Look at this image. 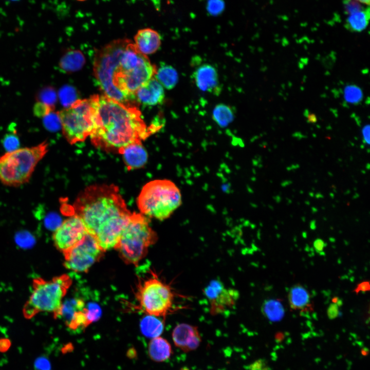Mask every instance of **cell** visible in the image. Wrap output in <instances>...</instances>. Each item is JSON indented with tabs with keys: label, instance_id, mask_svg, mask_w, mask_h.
Listing matches in <instances>:
<instances>
[{
	"label": "cell",
	"instance_id": "cell-1",
	"mask_svg": "<svg viewBox=\"0 0 370 370\" xmlns=\"http://www.w3.org/2000/svg\"><path fill=\"white\" fill-rule=\"evenodd\" d=\"M156 69L127 39L110 42L95 55L94 75L104 95L124 104H133L136 91L154 77Z\"/></svg>",
	"mask_w": 370,
	"mask_h": 370
},
{
	"label": "cell",
	"instance_id": "cell-2",
	"mask_svg": "<svg viewBox=\"0 0 370 370\" xmlns=\"http://www.w3.org/2000/svg\"><path fill=\"white\" fill-rule=\"evenodd\" d=\"M73 207L74 214L105 251L115 248L132 214L118 187L114 184L87 187Z\"/></svg>",
	"mask_w": 370,
	"mask_h": 370
},
{
	"label": "cell",
	"instance_id": "cell-3",
	"mask_svg": "<svg viewBox=\"0 0 370 370\" xmlns=\"http://www.w3.org/2000/svg\"><path fill=\"white\" fill-rule=\"evenodd\" d=\"M92 97L94 125L89 137L96 147L119 152L129 144L141 142L152 133L133 104L122 103L104 95Z\"/></svg>",
	"mask_w": 370,
	"mask_h": 370
},
{
	"label": "cell",
	"instance_id": "cell-4",
	"mask_svg": "<svg viewBox=\"0 0 370 370\" xmlns=\"http://www.w3.org/2000/svg\"><path fill=\"white\" fill-rule=\"evenodd\" d=\"M49 144L44 141L31 146L18 148L0 156V182L17 187L27 183L36 166L48 153Z\"/></svg>",
	"mask_w": 370,
	"mask_h": 370
},
{
	"label": "cell",
	"instance_id": "cell-5",
	"mask_svg": "<svg viewBox=\"0 0 370 370\" xmlns=\"http://www.w3.org/2000/svg\"><path fill=\"white\" fill-rule=\"evenodd\" d=\"M181 204L179 188L168 179L148 182L142 187L137 198L140 213L159 220L169 218Z\"/></svg>",
	"mask_w": 370,
	"mask_h": 370
},
{
	"label": "cell",
	"instance_id": "cell-6",
	"mask_svg": "<svg viewBox=\"0 0 370 370\" xmlns=\"http://www.w3.org/2000/svg\"><path fill=\"white\" fill-rule=\"evenodd\" d=\"M157 239V234L150 226L148 217L141 213H132L114 249L125 263L137 265Z\"/></svg>",
	"mask_w": 370,
	"mask_h": 370
},
{
	"label": "cell",
	"instance_id": "cell-7",
	"mask_svg": "<svg viewBox=\"0 0 370 370\" xmlns=\"http://www.w3.org/2000/svg\"><path fill=\"white\" fill-rule=\"evenodd\" d=\"M71 283L67 274L48 281L34 280L32 291L23 309L25 317L30 319L39 312H50L59 318L63 299Z\"/></svg>",
	"mask_w": 370,
	"mask_h": 370
},
{
	"label": "cell",
	"instance_id": "cell-8",
	"mask_svg": "<svg viewBox=\"0 0 370 370\" xmlns=\"http://www.w3.org/2000/svg\"><path fill=\"white\" fill-rule=\"evenodd\" d=\"M63 135L70 144L84 141L92 132L95 109L92 96L78 99L58 112Z\"/></svg>",
	"mask_w": 370,
	"mask_h": 370
},
{
	"label": "cell",
	"instance_id": "cell-9",
	"mask_svg": "<svg viewBox=\"0 0 370 370\" xmlns=\"http://www.w3.org/2000/svg\"><path fill=\"white\" fill-rule=\"evenodd\" d=\"M136 297L147 315L164 317L172 308L175 293L169 285L154 276L139 285Z\"/></svg>",
	"mask_w": 370,
	"mask_h": 370
},
{
	"label": "cell",
	"instance_id": "cell-10",
	"mask_svg": "<svg viewBox=\"0 0 370 370\" xmlns=\"http://www.w3.org/2000/svg\"><path fill=\"white\" fill-rule=\"evenodd\" d=\"M105 252L95 237L87 233L78 243L63 253L65 267L75 272H86L103 257Z\"/></svg>",
	"mask_w": 370,
	"mask_h": 370
},
{
	"label": "cell",
	"instance_id": "cell-11",
	"mask_svg": "<svg viewBox=\"0 0 370 370\" xmlns=\"http://www.w3.org/2000/svg\"><path fill=\"white\" fill-rule=\"evenodd\" d=\"M87 233L81 219L73 214L57 227L52 239L55 247L63 253L81 240Z\"/></svg>",
	"mask_w": 370,
	"mask_h": 370
},
{
	"label": "cell",
	"instance_id": "cell-12",
	"mask_svg": "<svg viewBox=\"0 0 370 370\" xmlns=\"http://www.w3.org/2000/svg\"><path fill=\"white\" fill-rule=\"evenodd\" d=\"M203 293L210 303V311L213 315L223 313L236 304L239 292L236 289L226 288L217 280L211 281L205 288Z\"/></svg>",
	"mask_w": 370,
	"mask_h": 370
},
{
	"label": "cell",
	"instance_id": "cell-13",
	"mask_svg": "<svg viewBox=\"0 0 370 370\" xmlns=\"http://www.w3.org/2000/svg\"><path fill=\"white\" fill-rule=\"evenodd\" d=\"M88 307L83 300L75 299L63 303L60 317L64 318L66 326L71 330H82L90 324L88 318Z\"/></svg>",
	"mask_w": 370,
	"mask_h": 370
},
{
	"label": "cell",
	"instance_id": "cell-14",
	"mask_svg": "<svg viewBox=\"0 0 370 370\" xmlns=\"http://www.w3.org/2000/svg\"><path fill=\"white\" fill-rule=\"evenodd\" d=\"M175 345L188 353L197 349L201 341L198 327L187 323L176 325L172 332Z\"/></svg>",
	"mask_w": 370,
	"mask_h": 370
},
{
	"label": "cell",
	"instance_id": "cell-15",
	"mask_svg": "<svg viewBox=\"0 0 370 370\" xmlns=\"http://www.w3.org/2000/svg\"><path fill=\"white\" fill-rule=\"evenodd\" d=\"M193 78L200 90L216 95L220 93L221 87L218 73L211 65L205 64L197 67L193 73Z\"/></svg>",
	"mask_w": 370,
	"mask_h": 370
},
{
	"label": "cell",
	"instance_id": "cell-16",
	"mask_svg": "<svg viewBox=\"0 0 370 370\" xmlns=\"http://www.w3.org/2000/svg\"><path fill=\"white\" fill-rule=\"evenodd\" d=\"M135 100L146 105H155L161 103L164 99L163 86L153 77L135 93Z\"/></svg>",
	"mask_w": 370,
	"mask_h": 370
},
{
	"label": "cell",
	"instance_id": "cell-17",
	"mask_svg": "<svg viewBox=\"0 0 370 370\" xmlns=\"http://www.w3.org/2000/svg\"><path fill=\"white\" fill-rule=\"evenodd\" d=\"M122 156L123 162L128 170L143 167L148 159V154L141 142L128 145L119 152Z\"/></svg>",
	"mask_w": 370,
	"mask_h": 370
},
{
	"label": "cell",
	"instance_id": "cell-18",
	"mask_svg": "<svg viewBox=\"0 0 370 370\" xmlns=\"http://www.w3.org/2000/svg\"><path fill=\"white\" fill-rule=\"evenodd\" d=\"M134 44L142 54H151L159 49L161 45L160 35L157 31L151 28L141 29L136 34Z\"/></svg>",
	"mask_w": 370,
	"mask_h": 370
},
{
	"label": "cell",
	"instance_id": "cell-19",
	"mask_svg": "<svg viewBox=\"0 0 370 370\" xmlns=\"http://www.w3.org/2000/svg\"><path fill=\"white\" fill-rule=\"evenodd\" d=\"M148 354L154 361L164 362L172 354L171 345L166 339L160 336L152 338L149 344Z\"/></svg>",
	"mask_w": 370,
	"mask_h": 370
},
{
	"label": "cell",
	"instance_id": "cell-20",
	"mask_svg": "<svg viewBox=\"0 0 370 370\" xmlns=\"http://www.w3.org/2000/svg\"><path fill=\"white\" fill-rule=\"evenodd\" d=\"M85 63V57L77 49L68 50L61 57L59 65L65 72H72L80 70Z\"/></svg>",
	"mask_w": 370,
	"mask_h": 370
},
{
	"label": "cell",
	"instance_id": "cell-21",
	"mask_svg": "<svg viewBox=\"0 0 370 370\" xmlns=\"http://www.w3.org/2000/svg\"><path fill=\"white\" fill-rule=\"evenodd\" d=\"M369 16V6L348 14L345 20V28L354 32L363 31L368 26Z\"/></svg>",
	"mask_w": 370,
	"mask_h": 370
},
{
	"label": "cell",
	"instance_id": "cell-22",
	"mask_svg": "<svg viewBox=\"0 0 370 370\" xmlns=\"http://www.w3.org/2000/svg\"><path fill=\"white\" fill-rule=\"evenodd\" d=\"M288 301L294 310H304L310 305V296L308 291L302 285L293 286L288 293Z\"/></svg>",
	"mask_w": 370,
	"mask_h": 370
},
{
	"label": "cell",
	"instance_id": "cell-23",
	"mask_svg": "<svg viewBox=\"0 0 370 370\" xmlns=\"http://www.w3.org/2000/svg\"><path fill=\"white\" fill-rule=\"evenodd\" d=\"M154 77L167 89L174 88L178 81L177 71L173 67L169 65H162L157 69Z\"/></svg>",
	"mask_w": 370,
	"mask_h": 370
},
{
	"label": "cell",
	"instance_id": "cell-24",
	"mask_svg": "<svg viewBox=\"0 0 370 370\" xmlns=\"http://www.w3.org/2000/svg\"><path fill=\"white\" fill-rule=\"evenodd\" d=\"M163 321L157 317L148 315L140 323L142 333L146 337L154 338L159 337L164 330Z\"/></svg>",
	"mask_w": 370,
	"mask_h": 370
},
{
	"label": "cell",
	"instance_id": "cell-25",
	"mask_svg": "<svg viewBox=\"0 0 370 370\" xmlns=\"http://www.w3.org/2000/svg\"><path fill=\"white\" fill-rule=\"evenodd\" d=\"M262 310L263 314L271 321H279L284 316L285 310L280 301L274 299L266 300L263 304Z\"/></svg>",
	"mask_w": 370,
	"mask_h": 370
},
{
	"label": "cell",
	"instance_id": "cell-26",
	"mask_svg": "<svg viewBox=\"0 0 370 370\" xmlns=\"http://www.w3.org/2000/svg\"><path fill=\"white\" fill-rule=\"evenodd\" d=\"M212 118L219 126L224 127L233 121L234 113L230 106L220 103L215 106L212 113Z\"/></svg>",
	"mask_w": 370,
	"mask_h": 370
},
{
	"label": "cell",
	"instance_id": "cell-27",
	"mask_svg": "<svg viewBox=\"0 0 370 370\" xmlns=\"http://www.w3.org/2000/svg\"><path fill=\"white\" fill-rule=\"evenodd\" d=\"M363 94L361 88L355 84L346 85L343 90V98L347 103L358 105L362 100Z\"/></svg>",
	"mask_w": 370,
	"mask_h": 370
},
{
	"label": "cell",
	"instance_id": "cell-28",
	"mask_svg": "<svg viewBox=\"0 0 370 370\" xmlns=\"http://www.w3.org/2000/svg\"><path fill=\"white\" fill-rule=\"evenodd\" d=\"M59 97L62 104L66 108L69 107L77 100V94L75 88L70 86L62 87L59 90Z\"/></svg>",
	"mask_w": 370,
	"mask_h": 370
},
{
	"label": "cell",
	"instance_id": "cell-29",
	"mask_svg": "<svg viewBox=\"0 0 370 370\" xmlns=\"http://www.w3.org/2000/svg\"><path fill=\"white\" fill-rule=\"evenodd\" d=\"M37 100L54 108L57 100V95L53 88L51 87H44L39 92L37 95Z\"/></svg>",
	"mask_w": 370,
	"mask_h": 370
},
{
	"label": "cell",
	"instance_id": "cell-30",
	"mask_svg": "<svg viewBox=\"0 0 370 370\" xmlns=\"http://www.w3.org/2000/svg\"><path fill=\"white\" fill-rule=\"evenodd\" d=\"M45 127L49 131H55L61 127V123L58 112L53 111L43 118Z\"/></svg>",
	"mask_w": 370,
	"mask_h": 370
},
{
	"label": "cell",
	"instance_id": "cell-31",
	"mask_svg": "<svg viewBox=\"0 0 370 370\" xmlns=\"http://www.w3.org/2000/svg\"><path fill=\"white\" fill-rule=\"evenodd\" d=\"M225 9L224 0H206V9L211 16H216L220 15Z\"/></svg>",
	"mask_w": 370,
	"mask_h": 370
},
{
	"label": "cell",
	"instance_id": "cell-32",
	"mask_svg": "<svg viewBox=\"0 0 370 370\" xmlns=\"http://www.w3.org/2000/svg\"><path fill=\"white\" fill-rule=\"evenodd\" d=\"M3 144L6 152L15 150L18 148L19 139L17 136L12 134H7L3 139Z\"/></svg>",
	"mask_w": 370,
	"mask_h": 370
},
{
	"label": "cell",
	"instance_id": "cell-33",
	"mask_svg": "<svg viewBox=\"0 0 370 370\" xmlns=\"http://www.w3.org/2000/svg\"><path fill=\"white\" fill-rule=\"evenodd\" d=\"M53 110V107L39 101L34 104L33 108L34 115L39 118H43Z\"/></svg>",
	"mask_w": 370,
	"mask_h": 370
},
{
	"label": "cell",
	"instance_id": "cell-34",
	"mask_svg": "<svg viewBox=\"0 0 370 370\" xmlns=\"http://www.w3.org/2000/svg\"><path fill=\"white\" fill-rule=\"evenodd\" d=\"M344 6L346 14L359 11L365 7L360 3L353 0H344Z\"/></svg>",
	"mask_w": 370,
	"mask_h": 370
},
{
	"label": "cell",
	"instance_id": "cell-35",
	"mask_svg": "<svg viewBox=\"0 0 370 370\" xmlns=\"http://www.w3.org/2000/svg\"><path fill=\"white\" fill-rule=\"evenodd\" d=\"M248 370H271L268 362L264 359L256 360L247 366Z\"/></svg>",
	"mask_w": 370,
	"mask_h": 370
},
{
	"label": "cell",
	"instance_id": "cell-36",
	"mask_svg": "<svg viewBox=\"0 0 370 370\" xmlns=\"http://www.w3.org/2000/svg\"><path fill=\"white\" fill-rule=\"evenodd\" d=\"M339 313L338 305L336 303L330 304L327 309V315L329 319H334Z\"/></svg>",
	"mask_w": 370,
	"mask_h": 370
},
{
	"label": "cell",
	"instance_id": "cell-37",
	"mask_svg": "<svg viewBox=\"0 0 370 370\" xmlns=\"http://www.w3.org/2000/svg\"><path fill=\"white\" fill-rule=\"evenodd\" d=\"M37 370H49L50 365L48 361L44 358H40L35 362Z\"/></svg>",
	"mask_w": 370,
	"mask_h": 370
},
{
	"label": "cell",
	"instance_id": "cell-38",
	"mask_svg": "<svg viewBox=\"0 0 370 370\" xmlns=\"http://www.w3.org/2000/svg\"><path fill=\"white\" fill-rule=\"evenodd\" d=\"M369 282L364 281L358 284L354 290V292L357 294L360 292H366L369 290Z\"/></svg>",
	"mask_w": 370,
	"mask_h": 370
},
{
	"label": "cell",
	"instance_id": "cell-39",
	"mask_svg": "<svg viewBox=\"0 0 370 370\" xmlns=\"http://www.w3.org/2000/svg\"><path fill=\"white\" fill-rule=\"evenodd\" d=\"M363 141L365 144H369V125L367 124L362 130Z\"/></svg>",
	"mask_w": 370,
	"mask_h": 370
},
{
	"label": "cell",
	"instance_id": "cell-40",
	"mask_svg": "<svg viewBox=\"0 0 370 370\" xmlns=\"http://www.w3.org/2000/svg\"><path fill=\"white\" fill-rule=\"evenodd\" d=\"M313 247L316 251L321 252L325 247V242L321 238H317L313 242Z\"/></svg>",
	"mask_w": 370,
	"mask_h": 370
},
{
	"label": "cell",
	"instance_id": "cell-41",
	"mask_svg": "<svg viewBox=\"0 0 370 370\" xmlns=\"http://www.w3.org/2000/svg\"><path fill=\"white\" fill-rule=\"evenodd\" d=\"M308 119L309 122H315L317 121L316 117L311 114L308 113L306 116Z\"/></svg>",
	"mask_w": 370,
	"mask_h": 370
},
{
	"label": "cell",
	"instance_id": "cell-42",
	"mask_svg": "<svg viewBox=\"0 0 370 370\" xmlns=\"http://www.w3.org/2000/svg\"><path fill=\"white\" fill-rule=\"evenodd\" d=\"M353 1L357 2L359 3H360L361 4L367 5L368 6H369V3H370V0H353Z\"/></svg>",
	"mask_w": 370,
	"mask_h": 370
},
{
	"label": "cell",
	"instance_id": "cell-43",
	"mask_svg": "<svg viewBox=\"0 0 370 370\" xmlns=\"http://www.w3.org/2000/svg\"><path fill=\"white\" fill-rule=\"evenodd\" d=\"M300 167L299 165L298 164H292L290 166L287 168V170L288 171H291L293 169H298Z\"/></svg>",
	"mask_w": 370,
	"mask_h": 370
},
{
	"label": "cell",
	"instance_id": "cell-44",
	"mask_svg": "<svg viewBox=\"0 0 370 370\" xmlns=\"http://www.w3.org/2000/svg\"><path fill=\"white\" fill-rule=\"evenodd\" d=\"M316 222L315 220H312L311 221L310 223V227L312 230H314L316 229Z\"/></svg>",
	"mask_w": 370,
	"mask_h": 370
},
{
	"label": "cell",
	"instance_id": "cell-45",
	"mask_svg": "<svg viewBox=\"0 0 370 370\" xmlns=\"http://www.w3.org/2000/svg\"><path fill=\"white\" fill-rule=\"evenodd\" d=\"M291 183H292V182L290 180H285V181H283L281 183V186L282 187H286L287 186L290 184Z\"/></svg>",
	"mask_w": 370,
	"mask_h": 370
},
{
	"label": "cell",
	"instance_id": "cell-46",
	"mask_svg": "<svg viewBox=\"0 0 370 370\" xmlns=\"http://www.w3.org/2000/svg\"><path fill=\"white\" fill-rule=\"evenodd\" d=\"M314 196H315L316 198H323V195L321 193H317Z\"/></svg>",
	"mask_w": 370,
	"mask_h": 370
},
{
	"label": "cell",
	"instance_id": "cell-47",
	"mask_svg": "<svg viewBox=\"0 0 370 370\" xmlns=\"http://www.w3.org/2000/svg\"><path fill=\"white\" fill-rule=\"evenodd\" d=\"M281 198L280 196L277 195L275 196V201L277 202H280L281 201Z\"/></svg>",
	"mask_w": 370,
	"mask_h": 370
},
{
	"label": "cell",
	"instance_id": "cell-48",
	"mask_svg": "<svg viewBox=\"0 0 370 370\" xmlns=\"http://www.w3.org/2000/svg\"><path fill=\"white\" fill-rule=\"evenodd\" d=\"M311 209H312V212L313 213H316V212H317V208H314V207H312V208H311Z\"/></svg>",
	"mask_w": 370,
	"mask_h": 370
},
{
	"label": "cell",
	"instance_id": "cell-49",
	"mask_svg": "<svg viewBox=\"0 0 370 370\" xmlns=\"http://www.w3.org/2000/svg\"><path fill=\"white\" fill-rule=\"evenodd\" d=\"M309 196H311V197L314 196V194H313V193H312V192H310V193H309Z\"/></svg>",
	"mask_w": 370,
	"mask_h": 370
},
{
	"label": "cell",
	"instance_id": "cell-50",
	"mask_svg": "<svg viewBox=\"0 0 370 370\" xmlns=\"http://www.w3.org/2000/svg\"><path fill=\"white\" fill-rule=\"evenodd\" d=\"M369 165H370V164L369 163H367L366 164V167L367 168V169L368 170L369 169Z\"/></svg>",
	"mask_w": 370,
	"mask_h": 370
},
{
	"label": "cell",
	"instance_id": "cell-51",
	"mask_svg": "<svg viewBox=\"0 0 370 370\" xmlns=\"http://www.w3.org/2000/svg\"><path fill=\"white\" fill-rule=\"evenodd\" d=\"M358 196H359V195L357 193H356V195L354 196V197H355L354 198H357Z\"/></svg>",
	"mask_w": 370,
	"mask_h": 370
},
{
	"label": "cell",
	"instance_id": "cell-52",
	"mask_svg": "<svg viewBox=\"0 0 370 370\" xmlns=\"http://www.w3.org/2000/svg\"><path fill=\"white\" fill-rule=\"evenodd\" d=\"M330 196L331 197V198H334V194H333V193H331L330 194Z\"/></svg>",
	"mask_w": 370,
	"mask_h": 370
},
{
	"label": "cell",
	"instance_id": "cell-53",
	"mask_svg": "<svg viewBox=\"0 0 370 370\" xmlns=\"http://www.w3.org/2000/svg\"><path fill=\"white\" fill-rule=\"evenodd\" d=\"M305 203H306L307 205H309L310 202L308 201H305Z\"/></svg>",
	"mask_w": 370,
	"mask_h": 370
},
{
	"label": "cell",
	"instance_id": "cell-54",
	"mask_svg": "<svg viewBox=\"0 0 370 370\" xmlns=\"http://www.w3.org/2000/svg\"><path fill=\"white\" fill-rule=\"evenodd\" d=\"M78 1H85V0H78Z\"/></svg>",
	"mask_w": 370,
	"mask_h": 370
},
{
	"label": "cell",
	"instance_id": "cell-55",
	"mask_svg": "<svg viewBox=\"0 0 370 370\" xmlns=\"http://www.w3.org/2000/svg\"><path fill=\"white\" fill-rule=\"evenodd\" d=\"M14 1H15V0H14Z\"/></svg>",
	"mask_w": 370,
	"mask_h": 370
}]
</instances>
